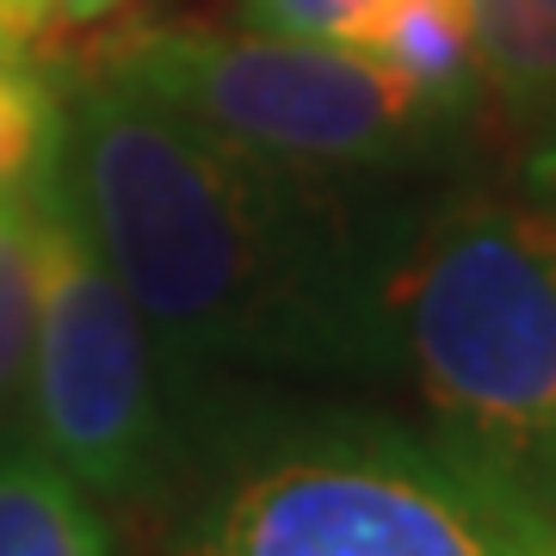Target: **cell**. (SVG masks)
I'll list each match as a JSON object with an SVG mask.
<instances>
[{
  "instance_id": "1",
  "label": "cell",
  "mask_w": 556,
  "mask_h": 556,
  "mask_svg": "<svg viewBox=\"0 0 556 556\" xmlns=\"http://www.w3.org/2000/svg\"><path fill=\"white\" fill-rule=\"evenodd\" d=\"M56 161L155 346L186 371L353 353V298L278 186V161L105 75L56 100Z\"/></svg>"
},
{
  "instance_id": "5",
  "label": "cell",
  "mask_w": 556,
  "mask_h": 556,
  "mask_svg": "<svg viewBox=\"0 0 556 556\" xmlns=\"http://www.w3.org/2000/svg\"><path fill=\"white\" fill-rule=\"evenodd\" d=\"M25 420V439L93 501L142 495L161 470L155 334L112 273L56 142L43 155V273Z\"/></svg>"
},
{
  "instance_id": "13",
  "label": "cell",
  "mask_w": 556,
  "mask_h": 556,
  "mask_svg": "<svg viewBox=\"0 0 556 556\" xmlns=\"http://www.w3.org/2000/svg\"><path fill=\"white\" fill-rule=\"evenodd\" d=\"M532 179H538V186H544V192L556 199V142H551V149H544V155L532 161Z\"/></svg>"
},
{
  "instance_id": "4",
  "label": "cell",
  "mask_w": 556,
  "mask_h": 556,
  "mask_svg": "<svg viewBox=\"0 0 556 556\" xmlns=\"http://www.w3.org/2000/svg\"><path fill=\"white\" fill-rule=\"evenodd\" d=\"M80 68L130 80L260 161H378L439 118L420 87L340 38L142 25L87 50Z\"/></svg>"
},
{
  "instance_id": "6",
  "label": "cell",
  "mask_w": 556,
  "mask_h": 556,
  "mask_svg": "<svg viewBox=\"0 0 556 556\" xmlns=\"http://www.w3.org/2000/svg\"><path fill=\"white\" fill-rule=\"evenodd\" d=\"M340 43L396 68L439 112L464 105L482 80V38L470 0H371Z\"/></svg>"
},
{
  "instance_id": "10",
  "label": "cell",
  "mask_w": 556,
  "mask_h": 556,
  "mask_svg": "<svg viewBox=\"0 0 556 556\" xmlns=\"http://www.w3.org/2000/svg\"><path fill=\"white\" fill-rule=\"evenodd\" d=\"M56 142V100L38 80L31 56L0 43V192L20 186Z\"/></svg>"
},
{
  "instance_id": "12",
  "label": "cell",
  "mask_w": 556,
  "mask_h": 556,
  "mask_svg": "<svg viewBox=\"0 0 556 556\" xmlns=\"http://www.w3.org/2000/svg\"><path fill=\"white\" fill-rule=\"evenodd\" d=\"M50 7H56V25H62V38H68L80 25H100V20H112V13H124L130 0H50Z\"/></svg>"
},
{
  "instance_id": "8",
  "label": "cell",
  "mask_w": 556,
  "mask_h": 556,
  "mask_svg": "<svg viewBox=\"0 0 556 556\" xmlns=\"http://www.w3.org/2000/svg\"><path fill=\"white\" fill-rule=\"evenodd\" d=\"M43 273V161L0 192V420L25 408L31 346H38Z\"/></svg>"
},
{
  "instance_id": "14",
  "label": "cell",
  "mask_w": 556,
  "mask_h": 556,
  "mask_svg": "<svg viewBox=\"0 0 556 556\" xmlns=\"http://www.w3.org/2000/svg\"><path fill=\"white\" fill-rule=\"evenodd\" d=\"M538 7H544V13H551V20H556V0H538Z\"/></svg>"
},
{
  "instance_id": "11",
  "label": "cell",
  "mask_w": 556,
  "mask_h": 556,
  "mask_svg": "<svg viewBox=\"0 0 556 556\" xmlns=\"http://www.w3.org/2000/svg\"><path fill=\"white\" fill-rule=\"evenodd\" d=\"M365 7L371 0H236L248 31H278V38H346Z\"/></svg>"
},
{
  "instance_id": "7",
  "label": "cell",
  "mask_w": 556,
  "mask_h": 556,
  "mask_svg": "<svg viewBox=\"0 0 556 556\" xmlns=\"http://www.w3.org/2000/svg\"><path fill=\"white\" fill-rule=\"evenodd\" d=\"M0 556H112L93 495L31 439H0Z\"/></svg>"
},
{
  "instance_id": "3",
  "label": "cell",
  "mask_w": 556,
  "mask_h": 556,
  "mask_svg": "<svg viewBox=\"0 0 556 556\" xmlns=\"http://www.w3.org/2000/svg\"><path fill=\"white\" fill-rule=\"evenodd\" d=\"M167 556H556V514L439 433L328 420L241 452Z\"/></svg>"
},
{
  "instance_id": "2",
  "label": "cell",
  "mask_w": 556,
  "mask_h": 556,
  "mask_svg": "<svg viewBox=\"0 0 556 556\" xmlns=\"http://www.w3.org/2000/svg\"><path fill=\"white\" fill-rule=\"evenodd\" d=\"M433 433L556 514V199L445 211L383 285Z\"/></svg>"
},
{
  "instance_id": "9",
  "label": "cell",
  "mask_w": 556,
  "mask_h": 556,
  "mask_svg": "<svg viewBox=\"0 0 556 556\" xmlns=\"http://www.w3.org/2000/svg\"><path fill=\"white\" fill-rule=\"evenodd\" d=\"M482 75L519 100H556V20L538 0H470Z\"/></svg>"
}]
</instances>
